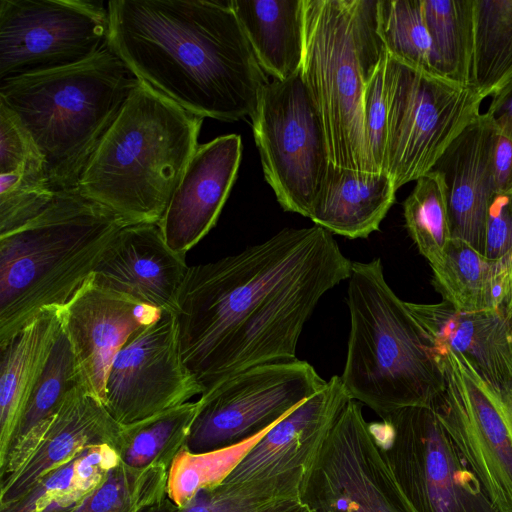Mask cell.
I'll use <instances>...</instances> for the list:
<instances>
[{
  "label": "cell",
  "instance_id": "1",
  "mask_svg": "<svg viewBox=\"0 0 512 512\" xmlns=\"http://www.w3.org/2000/svg\"><path fill=\"white\" fill-rule=\"evenodd\" d=\"M352 263L314 224L189 266L175 317L182 358L203 393L248 368L295 359L305 323L349 279Z\"/></svg>",
  "mask_w": 512,
  "mask_h": 512
},
{
  "label": "cell",
  "instance_id": "2",
  "mask_svg": "<svg viewBox=\"0 0 512 512\" xmlns=\"http://www.w3.org/2000/svg\"><path fill=\"white\" fill-rule=\"evenodd\" d=\"M108 48L185 110L251 117L268 82L230 0H110Z\"/></svg>",
  "mask_w": 512,
  "mask_h": 512
},
{
  "label": "cell",
  "instance_id": "3",
  "mask_svg": "<svg viewBox=\"0 0 512 512\" xmlns=\"http://www.w3.org/2000/svg\"><path fill=\"white\" fill-rule=\"evenodd\" d=\"M203 119L140 80L76 189L130 223L158 224L199 145Z\"/></svg>",
  "mask_w": 512,
  "mask_h": 512
},
{
  "label": "cell",
  "instance_id": "4",
  "mask_svg": "<svg viewBox=\"0 0 512 512\" xmlns=\"http://www.w3.org/2000/svg\"><path fill=\"white\" fill-rule=\"evenodd\" d=\"M131 224L77 189L0 236V344L44 309L65 306L115 235Z\"/></svg>",
  "mask_w": 512,
  "mask_h": 512
},
{
  "label": "cell",
  "instance_id": "5",
  "mask_svg": "<svg viewBox=\"0 0 512 512\" xmlns=\"http://www.w3.org/2000/svg\"><path fill=\"white\" fill-rule=\"evenodd\" d=\"M139 82L107 46L69 67L1 81L0 104L33 139L53 191L72 190Z\"/></svg>",
  "mask_w": 512,
  "mask_h": 512
},
{
  "label": "cell",
  "instance_id": "6",
  "mask_svg": "<svg viewBox=\"0 0 512 512\" xmlns=\"http://www.w3.org/2000/svg\"><path fill=\"white\" fill-rule=\"evenodd\" d=\"M347 305L350 332L343 386L380 418L432 405L443 376L420 327L384 277L380 258L353 262Z\"/></svg>",
  "mask_w": 512,
  "mask_h": 512
},
{
  "label": "cell",
  "instance_id": "7",
  "mask_svg": "<svg viewBox=\"0 0 512 512\" xmlns=\"http://www.w3.org/2000/svg\"><path fill=\"white\" fill-rule=\"evenodd\" d=\"M379 0H304L301 74L319 112L330 163L375 174L363 126L365 88L387 53Z\"/></svg>",
  "mask_w": 512,
  "mask_h": 512
},
{
  "label": "cell",
  "instance_id": "8",
  "mask_svg": "<svg viewBox=\"0 0 512 512\" xmlns=\"http://www.w3.org/2000/svg\"><path fill=\"white\" fill-rule=\"evenodd\" d=\"M389 111L383 173L398 190L430 172L451 142L481 113L473 88L387 56Z\"/></svg>",
  "mask_w": 512,
  "mask_h": 512
},
{
  "label": "cell",
  "instance_id": "9",
  "mask_svg": "<svg viewBox=\"0 0 512 512\" xmlns=\"http://www.w3.org/2000/svg\"><path fill=\"white\" fill-rule=\"evenodd\" d=\"M431 350L443 376L432 404L437 417L494 512H512V396L497 391L465 356Z\"/></svg>",
  "mask_w": 512,
  "mask_h": 512
},
{
  "label": "cell",
  "instance_id": "10",
  "mask_svg": "<svg viewBox=\"0 0 512 512\" xmlns=\"http://www.w3.org/2000/svg\"><path fill=\"white\" fill-rule=\"evenodd\" d=\"M298 499L308 512H417L366 421L363 404L352 399L308 464Z\"/></svg>",
  "mask_w": 512,
  "mask_h": 512
},
{
  "label": "cell",
  "instance_id": "11",
  "mask_svg": "<svg viewBox=\"0 0 512 512\" xmlns=\"http://www.w3.org/2000/svg\"><path fill=\"white\" fill-rule=\"evenodd\" d=\"M251 119L264 177L277 201L285 211L309 218L330 159L323 124L301 71L268 81Z\"/></svg>",
  "mask_w": 512,
  "mask_h": 512
},
{
  "label": "cell",
  "instance_id": "12",
  "mask_svg": "<svg viewBox=\"0 0 512 512\" xmlns=\"http://www.w3.org/2000/svg\"><path fill=\"white\" fill-rule=\"evenodd\" d=\"M371 427L417 512H494L432 405L397 409Z\"/></svg>",
  "mask_w": 512,
  "mask_h": 512
},
{
  "label": "cell",
  "instance_id": "13",
  "mask_svg": "<svg viewBox=\"0 0 512 512\" xmlns=\"http://www.w3.org/2000/svg\"><path fill=\"white\" fill-rule=\"evenodd\" d=\"M307 361L257 365L205 391L185 448L192 453L242 443L268 429L326 385Z\"/></svg>",
  "mask_w": 512,
  "mask_h": 512
},
{
  "label": "cell",
  "instance_id": "14",
  "mask_svg": "<svg viewBox=\"0 0 512 512\" xmlns=\"http://www.w3.org/2000/svg\"><path fill=\"white\" fill-rule=\"evenodd\" d=\"M108 33L103 1L0 0V82L86 61Z\"/></svg>",
  "mask_w": 512,
  "mask_h": 512
},
{
  "label": "cell",
  "instance_id": "15",
  "mask_svg": "<svg viewBox=\"0 0 512 512\" xmlns=\"http://www.w3.org/2000/svg\"><path fill=\"white\" fill-rule=\"evenodd\" d=\"M203 387L181 355L175 313L163 310L135 332L116 354L104 405L122 426L131 425L201 396Z\"/></svg>",
  "mask_w": 512,
  "mask_h": 512
},
{
  "label": "cell",
  "instance_id": "16",
  "mask_svg": "<svg viewBox=\"0 0 512 512\" xmlns=\"http://www.w3.org/2000/svg\"><path fill=\"white\" fill-rule=\"evenodd\" d=\"M163 310L102 288L89 278L60 308L62 328L88 391L105 402L112 362L128 339Z\"/></svg>",
  "mask_w": 512,
  "mask_h": 512
},
{
  "label": "cell",
  "instance_id": "17",
  "mask_svg": "<svg viewBox=\"0 0 512 512\" xmlns=\"http://www.w3.org/2000/svg\"><path fill=\"white\" fill-rule=\"evenodd\" d=\"M349 400L340 376L331 377L322 389L270 427L222 483L284 481L300 485L316 450Z\"/></svg>",
  "mask_w": 512,
  "mask_h": 512
},
{
  "label": "cell",
  "instance_id": "18",
  "mask_svg": "<svg viewBox=\"0 0 512 512\" xmlns=\"http://www.w3.org/2000/svg\"><path fill=\"white\" fill-rule=\"evenodd\" d=\"M165 242L158 224L131 223L111 240L91 280L141 304L176 311L189 266Z\"/></svg>",
  "mask_w": 512,
  "mask_h": 512
},
{
  "label": "cell",
  "instance_id": "19",
  "mask_svg": "<svg viewBox=\"0 0 512 512\" xmlns=\"http://www.w3.org/2000/svg\"><path fill=\"white\" fill-rule=\"evenodd\" d=\"M242 149L238 134L198 145L158 223L176 253L186 256L215 226L236 180Z\"/></svg>",
  "mask_w": 512,
  "mask_h": 512
},
{
  "label": "cell",
  "instance_id": "20",
  "mask_svg": "<svg viewBox=\"0 0 512 512\" xmlns=\"http://www.w3.org/2000/svg\"><path fill=\"white\" fill-rule=\"evenodd\" d=\"M121 434L122 425L105 405L85 385L75 387L20 467L0 479V507L23 497L86 447L107 444L119 451Z\"/></svg>",
  "mask_w": 512,
  "mask_h": 512
},
{
  "label": "cell",
  "instance_id": "21",
  "mask_svg": "<svg viewBox=\"0 0 512 512\" xmlns=\"http://www.w3.org/2000/svg\"><path fill=\"white\" fill-rule=\"evenodd\" d=\"M405 304L431 348L465 356L497 391L512 396V331L505 310L461 311L445 301Z\"/></svg>",
  "mask_w": 512,
  "mask_h": 512
},
{
  "label": "cell",
  "instance_id": "22",
  "mask_svg": "<svg viewBox=\"0 0 512 512\" xmlns=\"http://www.w3.org/2000/svg\"><path fill=\"white\" fill-rule=\"evenodd\" d=\"M494 119L485 112L448 146L432 170L443 182L451 237L484 254L485 222L494 195L490 181V149Z\"/></svg>",
  "mask_w": 512,
  "mask_h": 512
},
{
  "label": "cell",
  "instance_id": "23",
  "mask_svg": "<svg viewBox=\"0 0 512 512\" xmlns=\"http://www.w3.org/2000/svg\"><path fill=\"white\" fill-rule=\"evenodd\" d=\"M396 192L386 173H361L330 163L309 218L331 234L367 238L380 229Z\"/></svg>",
  "mask_w": 512,
  "mask_h": 512
},
{
  "label": "cell",
  "instance_id": "24",
  "mask_svg": "<svg viewBox=\"0 0 512 512\" xmlns=\"http://www.w3.org/2000/svg\"><path fill=\"white\" fill-rule=\"evenodd\" d=\"M61 330L60 309H44L0 344V458Z\"/></svg>",
  "mask_w": 512,
  "mask_h": 512
},
{
  "label": "cell",
  "instance_id": "25",
  "mask_svg": "<svg viewBox=\"0 0 512 512\" xmlns=\"http://www.w3.org/2000/svg\"><path fill=\"white\" fill-rule=\"evenodd\" d=\"M265 74L285 80L302 69L304 0H230Z\"/></svg>",
  "mask_w": 512,
  "mask_h": 512
},
{
  "label": "cell",
  "instance_id": "26",
  "mask_svg": "<svg viewBox=\"0 0 512 512\" xmlns=\"http://www.w3.org/2000/svg\"><path fill=\"white\" fill-rule=\"evenodd\" d=\"M82 384L85 385L75 354L61 324L46 367L26 403L4 456L0 458V479L20 467L69 392Z\"/></svg>",
  "mask_w": 512,
  "mask_h": 512
},
{
  "label": "cell",
  "instance_id": "27",
  "mask_svg": "<svg viewBox=\"0 0 512 512\" xmlns=\"http://www.w3.org/2000/svg\"><path fill=\"white\" fill-rule=\"evenodd\" d=\"M121 461L107 444L86 447L44 475L23 497L0 507V512H65L98 486Z\"/></svg>",
  "mask_w": 512,
  "mask_h": 512
},
{
  "label": "cell",
  "instance_id": "28",
  "mask_svg": "<svg viewBox=\"0 0 512 512\" xmlns=\"http://www.w3.org/2000/svg\"><path fill=\"white\" fill-rule=\"evenodd\" d=\"M512 80V0H474L471 88L484 99Z\"/></svg>",
  "mask_w": 512,
  "mask_h": 512
},
{
  "label": "cell",
  "instance_id": "29",
  "mask_svg": "<svg viewBox=\"0 0 512 512\" xmlns=\"http://www.w3.org/2000/svg\"><path fill=\"white\" fill-rule=\"evenodd\" d=\"M432 271L435 289L454 308L468 312L501 309L496 261L463 240L452 238L441 262Z\"/></svg>",
  "mask_w": 512,
  "mask_h": 512
},
{
  "label": "cell",
  "instance_id": "30",
  "mask_svg": "<svg viewBox=\"0 0 512 512\" xmlns=\"http://www.w3.org/2000/svg\"><path fill=\"white\" fill-rule=\"evenodd\" d=\"M169 469H136L122 461L77 505L65 512H178L167 494Z\"/></svg>",
  "mask_w": 512,
  "mask_h": 512
},
{
  "label": "cell",
  "instance_id": "31",
  "mask_svg": "<svg viewBox=\"0 0 512 512\" xmlns=\"http://www.w3.org/2000/svg\"><path fill=\"white\" fill-rule=\"evenodd\" d=\"M198 402L189 401L140 422L122 426L119 456L136 469L151 466L170 468L176 455L186 446Z\"/></svg>",
  "mask_w": 512,
  "mask_h": 512
},
{
  "label": "cell",
  "instance_id": "32",
  "mask_svg": "<svg viewBox=\"0 0 512 512\" xmlns=\"http://www.w3.org/2000/svg\"><path fill=\"white\" fill-rule=\"evenodd\" d=\"M440 75L471 87L474 0H422Z\"/></svg>",
  "mask_w": 512,
  "mask_h": 512
},
{
  "label": "cell",
  "instance_id": "33",
  "mask_svg": "<svg viewBox=\"0 0 512 512\" xmlns=\"http://www.w3.org/2000/svg\"><path fill=\"white\" fill-rule=\"evenodd\" d=\"M378 19L381 38L392 58L443 78L424 19L422 0H379Z\"/></svg>",
  "mask_w": 512,
  "mask_h": 512
},
{
  "label": "cell",
  "instance_id": "34",
  "mask_svg": "<svg viewBox=\"0 0 512 512\" xmlns=\"http://www.w3.org/2000/svg\"><path fill=\"white\" fill-rule=\"evenodd\" d=\"M405 226L419 253L431 268L437 266L452 239L444 186L431 170L416 180L403 203Z\"/></svg>",
  "mask_w": 512,
  "mask_h": 512
},
{
  "label": "cell",
  "instance_id": "35",
  "mask_svg": "<svg viewBox=\"0 0 512 512\" xmlns=\"http://www.w3.org/2000/svg\"><path fill=\"white\" fill-rule=\"evenodd\" d=\"M268 429L222 449L192 453L183 448L168 471L167 494L170 500L181 508L200 491L220 485Z\"/></svg>",
  "mask_w": 512,
  "mask_h": 512
},
{
  "label": "cell",
  "instance_id": "36",
  "mask_svg": "<svg viewBox=\"0 0 512 512\" xmlns=\"http://www.w3.org/2000/svg\"><path fill=\"white\" fill-rule=\"evenodd\" d=\"M55 194L43 160L0 174V236L13 232L36 217Z\"/></svg>",
  "mask_w": 512,
  "mask_h": 512
},
{
  "label": "cell",
  "instance_id": "37",
  "mask_svg": "<svg viewBox=\"0 0 512 512\" xmlns=\"http://www.w3.org/2000/svg\"><path fill=\"white\" fill-rule=\"evenodd\" d=\"M300 486L284 481L225 484L200 491L178 512H272L298 499Z\"/></svg>",
  "mask_w": 512,
  "mask_h": 512
},
{
  "label": "cell",
  "instance_id": "38",
  "mask_svg": "<svg viewBox=\"0 0 512 512\" xmlns=\"http://www.w3.org/2000/svg\"><path fill=\"white\" fill-rule=\"evenodd\" d=\"M387 56L368 82L363 98V126L368 159L375 174L383 173L389 111Z\"/></svg>",
  "mask_w": 512,
  "mask_h": 512
},
{
  "label": "cell",
  "instance_id": "39",
  "mask_svg": "<svg viewBox=\"0 0 512 512\" xmlns=\"http://www.w3.org/2000/svg\"><path fill=\"white\" fill-rule=\"evenodd\" d=\"M44 158L18 118L0 104V174ZM45 162V161H44Z\"/></svg>",
  "mask_w": 512,
  "mask_h": 512
},
{
  "label": "cell",
  "instance_id": "40",
  "mask_svg": "<svg viewBox=\"0 0 512 512\" xmlns=\"http://www.w3.org/2000/svg\"><path fill=\"white\" fill-rule=\"evenodd\" d=\"M511 248L512 193L494 194L485 222L484 255L492 261H499Z\"/></svg>",
  "mask_w": 512,
  "mask_h": 512
},
{
  "label": "cell",
  "instance_id": "41",
  "mask_svg": "<svg viewBox=\"0 0 512 512\" xmlns=\"http://www.w3.org/2000/svg\"><path fill=\"white\" fill-rule=\"evenodd\" d=\"M493 118V117H492ZM494 119L490 149V181L494 194L512 193V116Z\"/></svg>",
  "mask_w": 512,
  "mask_h": 512
},
{
  "label": "cell",
  "instance_id": "42",
  "mask_svg": "<svg viewBox=\"0 0 512 512\" xmlns=\"http://www.w3.org/2000/svg\"><path fill=\"white\" fill-rule=\"evenodd\" d=\"M496 278L506 306L512 304V248L501 260L496 261Z\"/></svg>",
  "mask_w": 512,
  "mask_h": 512
},
{
  "label": "cell",
  "instance_id": "43",
  "mask_svg": "<svg viewBox=\"0 0 512 512\" xmlns=\"http://www.w3.org/2000/svg\"><path fill=\"white\" fill-rule=\"evenodd\" d=\"M492 100L487 110L493 118L502 115L512 116V80L500 91L491 96Z\"/></svg>",
  "mask_w": 512,
  "mask_h": 512
},
{
  "label": "cell",
  "instance_id": "44",
  "mask_svg": "<svg viewBox=\"0 0 512 512\" xmlns=\"http://www.w3.org/2000/svg\"><path fill=\"white\" fill-rule=\"evenodd\" d=\"M272 512H308L299 499H291L283 503Z\"/></svg>",
  "mask_w": 512,
  "mask_h": 512
},
{
  "label": "cell",
  "instance_id": "45",
  "mask_svg": "<svg viewBox=\"0 0 512 512\" xmlns=\"http://www.w3.org/2000/svg\"><path fill=\"white\" fill-rule=\"evenodd\" d=\"M505 312H506V316L508 318L509 325H510V328L512 331V304L506 308Z\"/></svg>",
  "mask_w": 512,
  "mask_h": 512
}]
</instances>
